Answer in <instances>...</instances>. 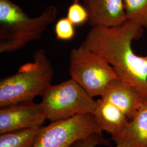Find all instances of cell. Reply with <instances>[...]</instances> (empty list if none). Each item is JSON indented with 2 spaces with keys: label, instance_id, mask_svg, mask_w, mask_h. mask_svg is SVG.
Returning a JSON list of instances; mask_svg holds the SVG:
<instances>
[{
  "label": "cell",
  "instance_id": "obj_14",
  "mask_svg": "<svg viewBox=\"0 0 147 147\" xmlns=\"http://www.w3.org/2000/svg\"><path fill=\"white\" fill-rule=\"evenodd\" d=\"M67 18L74 25H81L87 22L88 14L84 5L80 0H73L69 6Z\"/></svg>",
  "mask_w": 147,
  "mask_h": 147
},
{
  "label": "cell",
  "instance_id": "obj_15",
  "mask_svg": "<svg viewBox=\"0 0 147 147\" xmlns=\"http://www.w3.org/2000/svg\"><path fill=\"white\" fill-rule=\"evenodd\" d=\"M74 26L67 17L59 19L56 22L55 27L57 39L63 41L71 40L75 34Z\"/></svg>",
  "mask_w": 147,
  "mask_h": 147
},
{
  "label": "cell",
  "instance_id": "obj_9",
  "mask_svg": "<svg viewBox=\"0 0 147 147\" xmlns=\"http://www.w3.org/2000/svg\"><path fill=\"white\" fill-rule=\"evenodd\" d=\"M101 98L119 108L130 121L135 115L144 100L137 90L119 79L112 81Z\"/></svg>",
  "mask_w": 147,
  "mask_h": 147
},
{
  "label": "cell",
  "instance_id": "obj_12",
  "mask_svg": "<svg viewBox=\"0 0 147 147\" xmlns=\"http://www.w3.org/2000/svg\"><path fill=\"white\" fill-rule=\"evenodd\" d=\"M42 127L9 132L0 135V147H33Z\"/></svg>",
  "mask_w": 147,
  "mask_h": 147
},
{
  "label": "cell",
  "instance_id": "obj_7",
  "mask_svg": "<svg viewBox=\"0 0 147 147\" xmlns=\"http://www.w3.org/2000/svg\"><path fill=\"white\" fill-rule=\"evenodd\" d=\"M0 134L42 127L47 116L40 103L24 101L0 107Z\"/></svg>",
  "mask_w": 147,
  "mask_h": 147
},
{
  "label": "cell",
  "instance_id": "obj_4",
  "mask_svg": "<svg viewBox=\"0 0 147 147\" xmlns=\"http://www.w3.org/2000/svg\"><path fill=\"white\" fill-rule=\"evenodd\" d=\"M40 102L51 122L68 119L78 115L92 114L96 101L73 79L50 85Z\"/></svg>",
  "mask_w": 147,
  "mask_h": 147
},
{
  "label": "cell",
  "instance_id": "obj_8",
  "mask_svg": "<svg viewBox=\"0 0 147 147\" xmlns=\"http://www.w3.org/2000/svg\"><path fill=\"white\" fill-rule=\"evenodd\" d=\"M83 5L92 27L118 26L128 20L124 0H83Z\"/></svg>",
  "mask_w": 147,
  "mask_h": 147
},
{
  "label": "cell",
  "instance_id": "obj_1",
  "mask_svg": "<svg viewBox=\"0 0 147 147\" xmlns=\"http://www.w3.org/2000/svg\"><path fill=\"white\" fill-rule=\"evenodd\" d=\"M143 28L127 20L120 26L93 27L80 45L104 58L119 79L147 100V60L134 53L131 44Z\"/></svg>",
  "mask_w": 147,
  "mask_h": 147
},
{
  "label": "cell",
  "instance_id": "obj_16",
  "mask_svg": "<svg viewBox=\"0 0 147 147\" xmlns=\"http://www.w3.org/2000/svg\"><path fill=\"white\" fill-rule=\"evenodd\" d=\"M98 145L110 146V140L106 139L102 134H96L76 141L70 147H95Z\"/></svg>",
  "mask_w": 147,
  "mask_h": 147
},
{
  "label": "cell",
  "instance_id": "obj_5",
  "mask_svg": "<svg viewBox=\"0 0 147 147\" xmlns=\"http://www.w3.org/2000/svg\"><path fill=\"white\" fill-rule=\"evenodd\" d=\"M69 63L71 78L93 98L101 96L112 81L119 79L106 61L81 45L71 50Z\"/></svg>",
  "mask_w": 147,
  "mask_h": 147
},
{
  "label": "cell",
  "instance_id": "obj_13",
  "mask_svg": "<svg viewBox=\"0 0 147 147\" xmlns=\"http://www.w3.org/2000/svg\"><path fill=\"white\" fill-rule=\"evenodd\" d=\"M127 19L147 29V0H124Z\"/></svg>",
  "mask_w": 147,
  "mask_h": 147
},
{
  "label": "cell",
  "instance_id": "obj_17",
  "mask_svg": "<svg viewBox=\"0 0 147 147\" xmlns=\"http://www.w3.org/2000/svg\"><path fill=\"white\" fill-rule=\"evenodd\" d=\"M144 58H146V59L147 60V56H146V57H144Z\"/></svg>",
  "mask_w": 147,
  "mask_h": 147
},
{
  "label": "cell",
  "instance_id": "obj_11",
  "mask_svg": "<svg viewBox=\"0 0 147 147\" xmlns=\"http://www.w3.org/2000/svg\"><path fill=\"white\" fill-rule=\"evenodd\" d=\"M92 115L100 130L111 136L121 131L130 121L119 108L101 98L96 101Z\"/></svg>",
  "mask_w": 147,
  "mask_h": 147
},
{
  "label": "cell",
  "instance_id": "obj_6",
  "mask_svg": "<svg viewBox=\"0 0 147 147\" xmlns=\"http://www.w3.org/2000/svg\"><path fill=\"white\" fill-rule=\"evenodd\" d=\"M102 134L92 114L51 122L42 129L33 147H70L76 141Z\"/></svg>",
  "mask_w": 147,
  "mask_h": 147
},
{
  "label": "cell",
  "instance_id": "obj_2",
  "mask_svg": "<svg viewBox=\"0 0 147 147\" xmlns=\"http://www.w3.org/2000/svg\"><path fill=\"white\" fill-rule=\"evenodd\" d=\"M57 14V8L49 5L39 16L31 18L11 0H0V53L14 52L39 39Z\"/></svg>",
  "mask_w": 147,
  "mask_h": 147
},
{
  "label": "cell",
  "instance_id": "obj_3",
  "mask_svg": "<svg viewBox=\"0 0 147 147\" xmlns=\"http://www.w3.org/2000/svg\"><path fill=\"white\" fill-rule=\"evenodd\" d=\"M53 75L52 64L40 49L33 54V62L25 63L16 73L0 81V107L33 101L49 87Z\"/></svg>",
  "mask_w": 147,
  "mask_h": 147
},
{
  "label": "cell",
  "instance_id": "obj_10",
  "mask_svg": "<svg viewBox=\"0 0 147 147\" xmlns=\"http://www.w3.org/2000/svg\"><path fill=\"white\" fill-rule=\"evenodd\" d=\"M116 147H147V100L126 126L111 137Z\"/></svg>",
  "mask_w": 147,
  "mask_h": 147
}]
</instances>
